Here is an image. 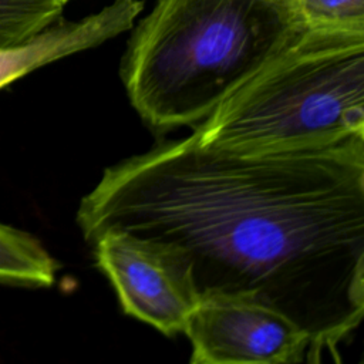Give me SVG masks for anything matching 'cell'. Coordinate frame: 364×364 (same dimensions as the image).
I'll list each match as a JSON object with an SVG mask.
<instances>
[{
	"instance_id": "obj_1",
	"label": "cell",
	"mask_w": 364,
	"mask_h": 364,
	"mask_svg": "<svg viewBox=\"0 0 364 364\" xmlns=\"http://www.w3.org/2000/svg\"><path fill=\"white\" fill-rule=\"evenodd\" d=\"M77 223L88 243L122 232L156 246L199 300L282 313L318 361L338 360L364 314V136L270 152L162 141L107 168Z\"/></svg>"
},
{
	"instance_id": "obj_2",
	"label": "cell",
	"mask_w": 364,
	"mask_h": 364,
	"mask_svg": "<svg viewBox=\"0 0 364 364\" xmlns=\"http://www.w3.org/2000/svg\"><path fill=\"white\" fill-rule=\"evenodd\" d=\"M299 0H155L134 23L121 78L156 132L198 124L293 34Z\"/></svg>"
},
{
	"instance_id": "obj_3",
	"label": "cell",
	"mask_w": 364,
	"mask_h": 364,
	"mask_svg": "<svg viewBox=\"0 0 364 364\" xmlns=\"http://www.w3.org/2000/svg\"><path fill=\"white\" fill-rule=\"evenodd\" d=\"M192 138L245 152L364 136V18H303L286 43L198 122Z\"/></svg>"
},
{
	"instance_id": "obj_4",
	"label": "cell",
	"mask_w": 364,
	"mask_h": 364,
	"mask_svg": "<svg viewBox=\"0 0 364 364\" xmlns=\"http://www.w3.org/2000/svg\"><path fill=\"white\" fill-rule=\"evenodd\" d=\"M183 333L192 344V364L318 361L303 328L282 313L245 299H200Z\"/></svg>"
},
{
	"instance_id": "obj_5",
	"label": "cell",
	"mask_w": 364,
	"mask_h": 364,
	"mask_svg": "<svg viewBox=\"0 0 364 364\" xmlns=\"http://www.w3.org/2000/svg\"><path fill=\"white\" fill-rule=\"evenodd\" d=\"M90 245L127 314L166 336L183 333L199 297L165 252L122 232H104Z\"/></svg>"
},
{
	"instance_id": "obj_6",
	"label": "cell",
	"mask_w": 364,
	"mask_h": 364,
	"mask_svg": "<svg viewBox=\"0 0 364 364\" xmlns=\"http://www.w3.org/2000/svg\"><path fill=\"white\" fill-rule=\"evenodd\" d=\"M142 11V0H114L82 20L67 21L60 17L24 40L1 46L0 90L48 63L131 30Z\"/></svg>"
},
{
	"instance_id": "obj_7",
	"label": "cell",
	"mask_w": 364,
	"mask_h": 364,
	"mask_svg": "<svg viewBox=\"0 0 364 364\" xmlns=\"http://www.w3.org/2000/svg\"><path fill=\"white\" fill-rule=\"evenodd\" d=\"M57 269V262L38 239L0 223V284L50 287Z\"/></svg>"
},
{
	"instance_id": "obj_8",
	"label": "cell",
	"mask_w": 364,
	"mask_h": 364,
	"mask_svg": "<svg viewBox=\"0 0 364 364\" xmlns=\"http://www.w3.org/2000/svg\"><path fill=\"white\" fill-rule=\"evenodd\" d=\"M53 0H0V47L24 40L63 17Z\"/></svg>"
},
{
	"instance_id": "obj_9",
	"label": "cell",
	"mask_w": 364,
	"mask_h": 364,
	"mask_svg": "<svg viewBox=\"0 0 364 364\" xmlns=\"http://www.w3.org/2000/svg\"><path fill=\"white\" fill-rule=\"evenodd\" d=\"M301 11L320 20L364 18V0H300Z\"/></svg>"
},
{
	"instance_id": "obj_10",
	"label": "cell",
	"mask_w": 364,
	"mask_h": 364,
	"mask_svg": "<svg viewBox=\"0 0 364 364\" xmlns=\"http://www.w3.org/2000/svg\"><path fill=\"white\" fill-rule=\"evenodd\" d=\"M53 1H55V3H58V4H61V6H64V7H65V4H67V3H70L71 0H53Z\"/></svg>"
},
{
	"instance_id": "obj_11",
	"label": "cell",
	"mask_w": 364,
	"mask_h": 364,
	"mask_svg": "<svg viewBox=\"0 0 364 364\" xmlns=\"http://www.w3.org/2000/svg\"><path fill=\"white\" fill-rule=\"evenodd\" d=\"M299 1H300V0H299Z\"/></svg>"
}]
</instances>
